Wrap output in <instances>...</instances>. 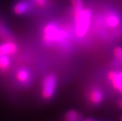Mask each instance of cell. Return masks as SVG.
<instances>
[{"instance_id": "1", "label": "cell", "mask_w": 122, "mask_h": 121, "mask_svg": "<svg viewBox=\"0 0 122 121\" xmlns=\"http://www.w3.org/2000/svg\"><path fill=\"white\" fill-rule=\"evenodd\" d=\"M92 11L90 9H84L80 13L75 14L76 34L79 38H83L89 29Z\"/></svg>"}, {"instance_id": "10", "label": "cell", "mask_w": 122, "mask_h": 121, "mask_svg": "<svg viewBox=\"0 0 122 121\" xmlns=\"http://www.w3.org/2000/svg\"><path fill=\"white\" fill-rule=\"evenodd\" d=\"M106 21V24H107V25L109 27L116 28L119 24L120 20H119V18L116 16V15L110 14V15H109V16L107 17Z\"/></svg>"}, {"instance_id": "15", "label": "cell", "mask_w": 122, "mask_h": 121, "mask_svg": "<svg viewBox=\"0 0 122 121\" xmlns=\"http://www.w3.org/2000/svg\"><path fill=\"white\" fill-rule=\"evenodd\" d=\"M36 2H37V3L39 5H40V6H43V5H45L46 3V0H36Z\"/></svg>"}, {"instance_id": "6", "label": "cell", "mask_w": 122, "mask_h": 121, "mask_svg": "<svg viewBox=\"0 0 122 121\" xmlns=\"http://www.w3.org/2000/svg\"><path fill=\"white\" fill-rule=\"evenodd\" d=\"M89 99L94 105H99L104 99V93L99 88H94L89 94Z\"/></svg>"}, {"instance_id": "12", "label": "cell", "mask_w": 122, "mask_h": 121, "mask_svg": "<svg viewBox=\"0 0 122 121\" xmlns=\"http://www.w3.org/2000/svg\"><path fill=\"white\" fill-rule=\"evenodd\" d=\"M72 2V7H73L74 13L77 14L82 11L84 10V3H83V0H70Z\"/></svg>"}, {"instance_id": "7", "label": "cell", "mask_w": 122, "mask_h": 121, "mask_svg": "<svg viewBox=\"0 0 122 121\" xmlns=\"http://www.w3.org/2000/svg\"><path fill=\"white\" fill-rule=\"evenodd\" d=\"M16 78L20 83L27 85L31 80V75L29 71L26 68H20L17 72Z\"/></svg>"}, {"instance_id": "11", "label": "cell", "mask_w": 122, "mask_h": 121, "mask_svg": "<svg viewBox=\"0 0 122 121\" xmlns=\"http://www.w3.org/2000/svg\"><path fill=\"white\" fill-rule=\"evenodd\" d=\"M66 121H78L79 120V114L77 111L72 109L66 113V117H65Z\"/></svg>"}, {"instance_id": "5", "label": "cell", "mask_w": 122, "mask_h": 121, "mask_svg": "<svg viewBox=\"0 0 122 121\" xmlns=\"http://www.w3.org/2000/svg\"><path fill=\"white\" fill-rule=\"evenodd\" d=\"M17 51V46L14 42L9 41L0 45V55L11 56Z\"/></svg>"}, {"instance_id": "2", "label": "cell", "mask_w": 122, "mask_h": 121, "mask_svg": "<svg viewBox=\"0 0 122 121\" xmlns=\"http://www.w3.org/2000/svg\"><path fill=\"white\" fill-rule=\"evenodd\" d=\"M66 38V34L55 26L48 25L44 30V37L43 39L46 43H60L63 41Z\"/></svg>"}, {"instance_id": "9", "label": "cell", "mask_w": 122, "mask_h": 121, "mask_svg": "<svg viewBox=\"0 0 122 121\" xmlns=\"http://www.w3.org/2000/svg\"><path fill=\"white\" fill-rule=\"evenodd\" d=\"M10 65V60L9 56L6 55H0V70L6 71L9 68Z\"/></svg>"}, {"instance_id": "4", "label": "cell", "mask_w": 122, "mask_h": 121, "mask_svg": "<svg viewBox=\"0 0 122 121\" xmlns=\"http://www.w3.org/2000/svg\"><path fill=\"white\" fill-rule=\"evenodd\" d=\"M108 78L114 89L122 94V70L109 72Z\"/></svg>"}, {"instance_id": "8", "label": "cell", "mask_w": 122, "mask_h": 121, "mask_svg": "<svg viewBox=\"0 0 122 121\" xmlns=\"http://www.w3.org/2000/svg\"><path fill=\"white\" fill-rule=\"evenodd\" d=\"M30 9L29 4L25 1H21L16 4V6H14V10L15 14H25L28 10Z\"/></svg>"}, {"instance_id": "17", "label": "cell", "mask_w": 122, "mask_h": 121, "mask_svg": "<svg viewBox=\"0 0 122 121\" xmlns=\"http://www.w3.org/2000/svg\"><path fill=\"white\" fill-rule=\"evenodd\" d=\"M119 105H120V107L122 108V99L121 100L120 102H119Z\"/></svg>"}, {"instance_id": "14", "label": "cell", "mask_w": 122, "mask_h": 121, "mask_svg": "<svg viewBox=\"0 0 122 121\" xmlns=\"http://www.w3.org/2000/svg\"><path fill=\"white\" fill-rule=\"evenodd\" d=\"M113 53L115 56V58L119 63L122 64V47H117L114 48Z\"/></svg>"}, {"instance_id": "16", "label": "cell", "mask_w": 122, "mask_h": 121, "mask_svg": "<svg viewBox=\"0 0 122 121\" xmlns=\"http://www.w3.org/2000/svg\"><path fill=\"white\" fill-rule=\"evenodd\" d=\"M83 121H97V120H95L94 119H92V118H87V119H85Z\"/></svg>"}, {"instance_id": "18", "label": "cell", "mask_w": 122, "mask_h": 121, "mask_svg": "<svg viewBox=\"0 0 122 121\" xmlns=\"http://www.w3.org/2000/svg\"><path fill=\"white\" fill-rule=\"evenodd\" d=\"M121 121H122V116H121Z\"/></svg>"}, {"instance_id": "13", "label": "cell", "mask_w": 122, "mask_h": 121, "mask_svg": "<svg viewBox=\"0 0 122 121\" xmlns=\"http://www.w3.org/2000/svg\"><path fill=\"white\" fill-rule=\"evenodd\" d=\"M10 33L9 32V30L7 29V28L4 26V25H2V24H0V37L2 38V39H7L10 38Z\"/></svg>"}, {"instance_id": "3", "label": "cell", "mask_w": 122, "mask_h": 121, "mask_svg": "<svg viewBox=\"0 0 122 121\" xmlns=\"http://www.w3.org/2000/svg\"><path fill=\"white\" fill-rule=\"evenodd\" d=\"M57 79L54 74L47 75L43 79L42 87V96L45 99H51L56 91Z\"/></svg>"}]
</instances>
